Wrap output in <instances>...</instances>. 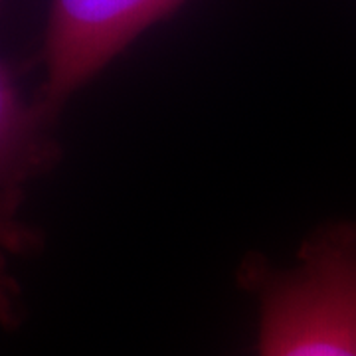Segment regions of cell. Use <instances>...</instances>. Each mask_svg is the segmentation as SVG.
<instances>
[{"mask_svg": "<svg viewBox=\"0 0 356 356\" xmlns=\"http://www.w3.org/2000/svg\"><path fill=\"white\" fill-rule=\"evenodd\" d=\"M50 117L28 102L0 62V222L20 224L14 212L24 186L56 161Z\"/></svg>", "mask_w": 356, "mask_h": 356, "instance_id": "3", "label": "cell"}, {"mask_svg": "<svg viewBox=\"0 0 356 356\" xmlns=\"http://www.w3.org/2000/svg\"><path fill=\"white\" fill-rule=\"evenodd\" d=\"M243 287L259 307V356H356V220L318 228L291 266L250 257Z\"/></svg>", "mask_w": 356, "mask_h": 356, "instance_id": "1", "label": "cell"}, {"mask_svg": "<svg viewBox=\"0 0 356 356\" xmlns=\"http://www.w3.org/2000/svg\"><path fill=\"white\" fill-rule=\"evenodd\" d=\"M188 0H50L42 46L44 77L34 97L58 119L64 105L149 28Z\"/></svg>", "mask_w": 356, "mask_h": 356, "instance_id": "2", "label": "cell"}, {"mask_svg": "<svg viewBox=\"0 0 356 356\" xmlns=\"http://www.w3.org/2000/svg\"><path fill=\"white\" fill-rule=\"evenodd\" d=\"M36 238L22 224L0 222V325L8 327L18 321V287L10 277L8 257L24 254Z\"/></svg>", "mask_w": 356, "mask_h": 356, "instance_id": "4", "label": "cell"}]
</instances>
